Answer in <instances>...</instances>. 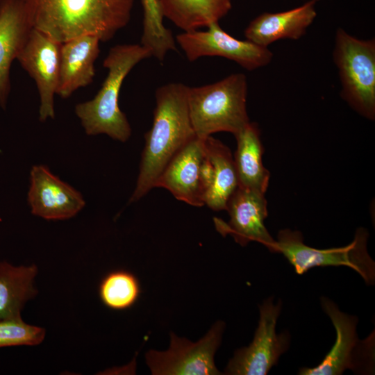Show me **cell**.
<instances>
[{
    "label": "cell",
    "instance_id": "cell-1",
    "mask_svg": "<svg viewBox=\"0 0 375 375\" xmlns=\"http://www.w3.org/2000/svg\"><path fill=\"white\" fill-rule=\"evenodd\" d=\"M33 28L62 43L82 35L106 42L128 25L134 0H23Z\"/></svg>",
    "mask_w": 375,
    "mask_h": 375
},
{
    "label": "cell",
    "instance_id": "cell-2",
    "mask_svg": "<svg viewBox=\"0 0 375 375\" xmlns=\"http://www.w3.org/2000/svg\"><path fill=\"white\" fill-rule=\"evenodd\" d=\"M188 87L170 83L156 90L153 124L145 135L140 173L131 202L139 200L154 188L170 160L196 137L189 115Z\"/></svg>",
    "mask_w": 375,
    "mask_h": 375
},
{
    "label": "cell",
    "instance_id": "cell-3",
    "mask_svg": "<svg viewBox=\"0 0 375 375\" xmlns=\"http://www.w3.org/2000/svg\"><path fill=\"white\" fill-rule=\"evenodd\" d=\"M152 57L141 44H117L111 47L103 62L107 76L95 97L75 106V113L88 135L106 134L114 140L126 142L131 128L118 104L124 78L140 61Z\"/></svg>",
    "mask_w": 375,
    "mask_h": 375
},
{
    "label": "cell",
    "instance_id": "cell-4",
    "mask_svg": "<svg viewBox=\"0 0 375 375\" xmlns=\"http://www.w3.org/2000/svg\"><path fill=\"white\" fill-rule=\"evenodd\" d=\"M247 80L231 74L212 84L188 87V106L196 136L205 139L225 131L236 135L249 122L247 112Z\"/></svg>",
    "mask_w": 375,
    "mask_h": 375
},
{
    "label": "cell",
    "instance_id": "cell-5",
    "mask_svg": "<svg viewBox=\"0 0 375 375\" xmlns=\"http://www.w3.org/2000/svg\"><path fill=\"white\" fill-rule=\"evenodd\" d=\"M333 59L342 98L361 116L375 119V40H360L339 28Z\"/></svg>",
    "mask_w": 375,
    "mask_h": 375
},
{
    "label": "cell",
    "instance_id": "cell-6",
    "mask_svg": "<svg viewBox=\"0 0 375 375\" xmlns=\"http://www.w3.org/2000/svg\"><path fill=\"white\" fill-rule=\"evenodd\" d=\"M368 233L357 229L353 241L342 247L316 249L303 242L300 231L289 228L279 231L272 252L282 253L302 274L315 267H347L356 271L366 284H374L375 262L367 251Z\"/></svg>",
    "mask_w": 375,
    "mask_h": 375
},
{
    "label": "cell",
    "instance_id": "cell-7",
    "mask_svg": "<svg viewBox=\"0 0 375 375\" xmlns=\"http://www.w3.org/2000/svg\"><path fill=\"white\" fill-rule=\"evenodd\" d=\"M321 305L335 328V341L318 365L301 367L299 374L340 375L347 369L357 374H372L374 368V333L360 340L356 332V317L342 312L327 297H321Z\"/></svg>",
    "mask_w": 375,
    "mask_h": 375
},
{
    "label": "cell",
    "instance_id": "cell-8",
    "mask_svg": "<svg viewBox=\"0 0 375 375\" xmlns=\"http://www.w3.org/2000/svg\"><path fill=\"white\" fill-rule=\"evenodd\" d=\"M225 323L215 322L199 341L192 342L170 333L169 347L163 351L149 350L146 362L153 375L221 374L215 364V354L219 347Z\"/></svg>",
    "mask_w": 375,
    "mask_h": 375
},
{
    "label": "cell",
    "instance_id": "cell-9",
    "mask_svg": "<svg viewBox=\"0 0 375 375\" xmlns=\"http://www.w3.org/2000/svg\"><path fill=\"white\" fill-rule=\"evenodd\" d=\"M281 301L274 297L259 306L260 319L253 341L248 347L238 349L229 360L225 374L231 375H266L277 365L280 356L290 345V334H277L276 326L281 311Z\"/></svg>",
    "mask_w": 375,
    "mask_h": 375
},
{
    "label": "cell",
    "instance_id": "cell-10",
    "mask_svg": "<svg viewBox=\"0 0 375 375\" xmlns=\"http://www.w3.org/2000/svg\"><path fill=\"white\" fill-rule=\"evenodd\" d=\"M206 31H183L175 40L189 61L203 56H220L237 62L247 70H254L270 63L273 53L248 40H240L225 32L219 22Z\"/></svg>",
    "mask_w": 375,
    "mask_h": 375
},
{
    "label": "cell",
    "instance_id": "cell-11",
    "mask_svg": "<svg viewBox=\"0 0 375 375\" xmlns=\"http://www.w3.org/2000/svg\"><path fill=\"white\" fill-rule=\"evenodd\" d=\"M61 43L33 28L17 57L22 68L34 80L40 95L39 119H53Z\"/></svg>",
    "mask_w": 375,
    "mask_h": 375
},
{
    "label": "cell",
    "instance_id": "cell-12",
    "mask_svg": "<svg viewBox=\"0 0 375 375\" xmlns=\"http://www.w3.org/2000/svg\"><path fill=\"white\" fill-rule=\"evenodd\" d=\"M230 215L228 223L215 218L217 231L222 235H231L242 246L251 241L265 245L272 252L275 240L265 226L268 215L265 194L238 187L230 197L226 209Z\"/></svg>",
    "mask_w": 375,
    "mask_h": 375
},
{
    "label": "cell",
    "instance_id": "cell-13",
    "mask_svg": "<svg viewBox=\"0 0 375 375\" xmlns=\"http://www.w3.org/2000/svg\"><path fill=\"white\" fill-rule=\"evenodd\" d=\"M205 156L204 139L196 136L170 160L154 188H164L176 199L191 206H203L201 176Z\"/></svg>",
    "mask_w": 375,
    "mask_h": 375
},
{
    "label": "cell",
    "instance_id": "cell-14",
    "mask_svg": "<svg viewBox=\"0 0 375 375\" xmlns=\"http://www.w3.org/2000/svg\"><path fill=\"white\" fill-rule=\"evenodd\" d=\"M28 201L32 214L48 220L76 215L85 206L81 194L53 175L44 165L33 166Z\"/></svg>",
    "mask_w": 375,
    "mask_h": 375
},
{
    "label": "cell",
    "instance_id": "cell-15",
    "mask_svg": "<svg viewBox=\"0 0 375 375\" xmlns=\"http://www.w3.org/2000/svg\"><path fill=\"white\" fill-rule=\"evenodd\" d=\"M33 26L23 0H0V106L10 92V67L26 44Z\"/></svg>",
    "mask_w": 375,
    "mask_h": 375
},
{
    "label": "cell",
    "instance_id": "cell-16",
    "mask_svg": "<svg viewBox=\"0 0 375 375\" xmlns=\"http://www.w3.org/2000/svg\"><path fill=\"white\" fill-rule=\"evenodd\" d=\"M100 42L97 36L87 35L61 43L57 95L67 99L93 81Z\"/></svg>",
    "mask_w": 375,
    "mask_h": 375
},
{
    "label": "cell",
    "instance_id": "cell-17",
    "mask_svg": "<svg viewBox=\"0 0 375 375\" xmlns=\"http://www.w3.org/2000/svg\"><path fill=\"white\" fill-rule=\"evenodd\" d=\"M315 2L311 0L288 10L258 15L245 28L246 39L267 47L279 40L301 38L317 16Z\"/></svg>",
    "mask_w": 375,
    "mask_h": 375
},
{
    "label": "cell",
    "instance_id": "cell-18",
    "mask_svg": "<svg viewBox=\"0 0 375 375\" xmlns=\"http://www.w3.org/2000/svg\"><path fill=\"white\" fill-rule=\"evenodd\" d=\"M237 149L234 162L238 187L265 193L269 180V172L262 163L263 147L258 125L249 122L235 135Z\"/></svg>",
    "mask_w": 375,
    "mask_h": 375
},
{
    "label": "cell",
    "instance_id": "cell-19",
    "mask_svg": "<svg viewBox=\"0 0 375 375\" xmlns=\"http://www.w3.org/2000/svg\"><path fill=\"white\" fill-rule=\"evenodd\" d=\"M204 147L212 165L211 183L204 196V205L216 211L226 210L238 188L234 159L230 149L211 136L204 139Z\"/></svg>",
    "mask_w": 375,
    "mask_h": 375
},
{
    "label": "cell",
    "instance_id": "cell-20",
    "mask_svg": "<svg viewBox=\"0 0 375 375\" xmlns=\"http://www.w3.org/2000/svg\"><path fill=\"white\" fill-rule=\"evenodd\" d=\"M37 273L35 265L16 267L0 262V320L21 317L25 303L37 295L33 285Z\"/></svg>",
    "mask_w": 375,
    "mask_h": 375
},
{
    "label": "cell",
    "instance_id": "cell-21",
    "mask_svg": "<svg viewBox=\"0 0 375 375\" xmlns=\"http://www.w3.org/2000/svg\"><path fill=\"white\" fill-rule=\"evenodd\" d=\"M164 17L183 31L219 22L232 7L231 0H159Z\"/></svg>",
    "mask_w": 375,
    "mask_h": 375
},
{
    "label": "cell",
    "instance_id": "cell-22",
    "mask_svg": "<svg viewBox=\"0 0 375 375\" xmlns=\"http://www.w3.org/2000/svg\"><path fill=\"white\" fill-rule=\"evenodd\" d=\"M143 26L141 45L148 49L152 56L163 61L167 53L176 51L172 32L163 24V14L159 0H141Z\"/></svg>",
    "mask_w": 375,
    "mask_h": 375
},
{
    "label": "cell",
    "instance_id": "cell-23",
    "mask_svg": "<svg viewBox=\"0 0 375 375\" xmlns=\"http://www.w3.org/2000/svg\"><path fill=\"white\" fill-rule=\"evenodd\" d=\"M140 287L138 278L129 272L117 270L108 274L99 285L103 303L113 310L131 307L138 299Z\"/></svg>",
    "mask_w": 375,
    "mask_h": 375
},
{
    "label": "cell",
    "instance_id": "cell-24",
    "mask_svg": "<svg viewBox=\"0 0 375 375\" xmlns=\"http://www.w3.org/2000/svg\"><path fill=\"white\" fill-rule=\"evenodd\" d=\"M44 337L43 328L28 324L21 317L0 320V348L38 345Z\"/></svg>",
    "mask_w": 375,
    "mask_h": 375
},
{
    "label": "cell",
    "instance_id": "cell-25",
    "mask_svg": "<svg viewBox=\"0 0 375 375\" xmlns=\"http://www.w3.org/2000/svg\"><path fill=\"white\" fill-rule=\"evenodd\" d=\"M315 1H317V0H315Z\"/></svg>",
    "mask_w": 375,
    "mask_h": 375
}]
</instances>
